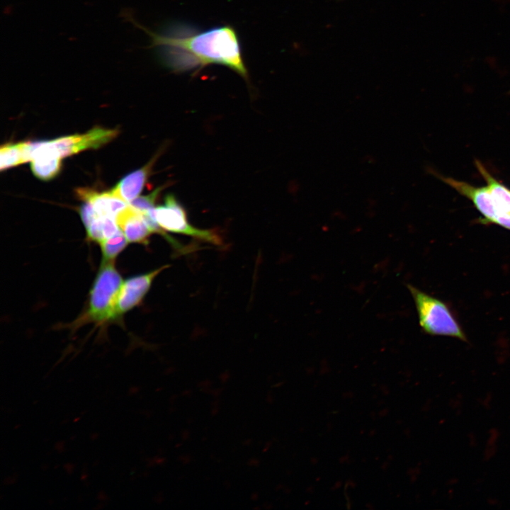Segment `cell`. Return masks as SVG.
<instances>
[{"instance_id": "cell-7", "label": "cell", "mask_w": 510, "mask_h": 510, "mask_svg": "<svg viewBox=\"0 0 510 510\" xmlns=\"http://www.w3.org/2000/svg\"><path fill=\"white\" fill-rule=\"evenodd\" d=\"M169 265L127 279L122 285L115 307V317L137 306L144 298L154 278Z\"/></svg>"}, {"instance_id": "cell-3", "label": "cell", "mask_w": 510, "mask_h": 510, "mask_svg": "<svg viewBox=\"0 0 510 510\" xmlns=\"http://www.w3.org/2000/svg\"><path fill=\"white\" fill-rule=\"evenodd\" d=\"M407 288L415 303L419 326L426 334L467 340L460 325L445 302L410 284Z\"/></svg>"}, {"instance_id": "cell-13", "label": "cell", "mask_w": 510, "mask_h": 510, "mask_svg": "<svg viewBox=\"0 0 510 510\" xmlns=\"http://www.w3.org/2000/svg\"><path fill=\"white\" fill-rule=\"evenodd\" d=\"M163 187H158L147 196H140L132 200L130 204L136 210L144 214L154 208L156 200Z\"/></svg>"}, {"instance_id": "cell-2", "label": "cell", "mask_w": 510, "mask_h": 510, "mask_svg": "<svg viewBox=\"0 0 510 510\" xmlns=\"http://www.w3.org/2000/svg\"><path fill=\"white\" fill-rule=\"evenodd\" d=\"M475 166L485 181L484 186L437 173L434 175L472 203L482 215L481 223L494 224L510 230V188L497 180L479 160H475Z\"/></svg>"}, {"instance_id": "cell-8", "label": "cell", "mask_w": 510, "mask_h": 510, "mask_svg": "<svg viewBox=\"0 0 510 510\" xmlns=\"http://www.w3.org/2000/svg\"><path fill=\"white\" fill-rule=\"evenodd\" d=\"M115 221L128 242L146 244L153 233L142 213L131 205L121 210L117 215Z\"/></svg>"}, {"instance_id": "cell-11", "label": "cell", "mask_w": 510, "mask_h": 510, "mask_svg": "<svg viewBox=\"0 0 510 510\" xmlns=\"http://www.w3.org/2000/svg\"><path fill=\"white\" fill-rule=\"evenodd\" d=\"M26 142L8 143L1 147L0 169L1 171L26 163Z\"/></svg>"}, {"instance_id": "cell-10", "label": "cell", "mask_w": 510, "mask_h": 510, "mask_svg": "<svg viewBox=\"0 0 510 510\" xmlns=\"http://www.w3.org/2000/svg\"><path fill=\"white\" fill-rule=\"evenodd\" d=\"M156 158L147 165L123 177L110 191L115 196L127 203L137 198L142 190Z\"/></svg>"}, {"instance_id": "cell-9", "label": "cell", "mask_w": 510, "mask_h": 510, "mask_svg": "<svg viewBox=\"0 0 510 510\" xmlns=\"http://www.w3.org/2000/svg\"><path fill=\"white\" fill-rule=\"evenodd\" d=\"M76 193L85 202L89 203L101 216L115 220L117 215L125 208L127 202L113 195L111 191L98 193L91 189L79 188Z\"/></svg>"}, {"instance_id": "cell-6", "label": "cell", "mask_w": 510, "mask_h": 510, "mask_svg": "<svg viewBox=\"0 0 510 510\" xmlns=\"http://www.w3.org/2000/svg\"><path fill=\"white\" fill-rule=\"evenodd\" d=\"M118 131L96 127L86 133L59 137L47 141L62 158L88 149H96L112 140Z\"/></svg>"}, {"instance_id": "cell-5", "label": "cell", "mask_w": 510, "mask_h": 510, "mask_svg": "<svg viewBox=\"0 0 510 510\" xmlns=\"http://www.w3.org/2000/svg\"><path fill=\"white\" fill-rule=\"evenodd\" d=\"M154 217L164 231L190 236L213 244L221 243L220 237L214 231L191 225L186 210L172 194L166 196L163 205L154 208Z\"/></svg>"}, {"instance_id": "cell-4", "label": "cell", "mask_w": 510, "mask_h": 510, "mask_svg": "<svg viewBox=\"0 0 510 510\" xmlns=\"http://www.w3.org/2000/svg\"><path fill=\"white\" fill-rule=\"evenodd\" d=\"M123 283L113 261H103L90 291L86 318L96 322L115 318V307Z\"/></svg>"}, {"instance_id": "cell-12", "label": "cell", "mask_w": 510, "mask_h": 510, "mask_svg": "<svg viewBox=\"0 0 510 510\" xmlns=\"http://www.w3.org/2000/svg\"><path fill=\"white\" fill-rule=\"evenodd\" d=\"M128 239L120 230L112 237L100 243L103 261H113V259L125 248Z\"/></svg>"}, {"instance_id": "cell-1", "label": "cell", "mask_w": 510, "mask_h": 510, "mask_svg": "<svg viewBox=\"0 0 510 510\" xmlns=\"http://www.w3.org/2000/svg\"><path fill=\"white\" fill-rule=\"evenodd\" d=\"M144 30L151 37V46L159 61L173 72H198L217 64L227 67L245 80L249 79L239 35L230 24L200 30L174 23L157 32Z\"/></svg>"}]
</instances>
